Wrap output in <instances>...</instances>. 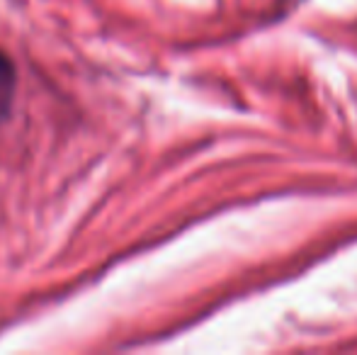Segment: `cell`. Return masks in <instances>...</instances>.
Segmentation results:
<instances>
[{"mask_svg": "<svg viewBox=\"0 0 357 355\" xmlns=\"http://www.w3.org/2000/svg\"><path fill=\"white\" fill-rule=\"evenodd\" d=\"M17 93V68L8 54L0 52V124L10 117V109Z\"/></svg>", "mask_w": 357, "mask_h": 355, "instance_id": "1", "label": "cell"}]
</instances>
